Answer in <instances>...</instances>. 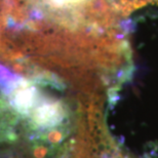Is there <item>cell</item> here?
Masks as SVG:
<instances>
[{"instance_id": "obj_1", "label": "cell", "mask_w": 158, "mask_h": 158, "mask_svg": "<svg viewBox=\"0 0 158 158\" xmlns=\"http://www.w3.org/2000/svg\"><path fill=\"white\" fill-rule=\"evenodd\" d=\"M111 91L96 69L49 56L0 66V158H105L117 147L104 116Z\"/></svg>"}, {"instance_id": "obj_2", "label": "cell", "mask_w": 158, "mask_h": 158, "mask_svg": "<svg viewBox=\"0 0 158 158\" xmlns=\"http://www.w3.org/2000/svg\"><path fill=\"white\" fill-rule=\"evenodd\" d=\"M103 3L111 14L125 15L146 5L158 4V0H103Z\"/></svg>"}]
</instances>
